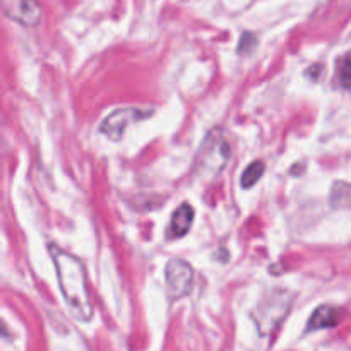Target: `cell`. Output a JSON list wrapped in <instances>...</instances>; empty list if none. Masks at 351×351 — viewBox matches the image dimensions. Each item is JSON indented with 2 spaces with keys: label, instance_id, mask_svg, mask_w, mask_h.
I'll use <instances>...</instances> for the list:
<instances>
[{
  "label": "cell",
  "instance_id": "obj_1",
  "mask_svg": "<svg viewBox=\"0 0 351 351\" xmlns=\"http://www.w3.org/2000/svg\"><path fill=\"white\" fill-rule=\"evenodd\" d=\"M50 254L55 269H57L58 287L71 314L82 322L91 321L95 312H93V304L89 300L88 287H86L84 266L77 257L64 252L58 247L50 245Z\"/></svg>",
  "mask_w": 351,
  "mask_h": 351
},
{
  "label": "cell",
  "instance_id": "obj_2",
  "mask_svg": "<svg viewBox=\"0 0 351 351\" xmlns=\"http://www.w3.org/2000/svg\"><path fill=\"white\" fill-rule=\"evenodd\" d=\"M291 304H293V297L288 291L280 290L271 291L264 300H261L254 312V319H256L261 335L269 336L290 314Z\"/></svg>",
  "mask_w": 351,
  "mask_h": 351
},
{
  "label": "cell",
  "instance_id": "obj_3",
  "mask_svg": "<svg viewBox=\"0 0 351 351\" xmlns=\"http://www.w3.org/2000/svg\"><path fill=\"white\" fill-rule=\"evenodd\" d=\"M230 158V146L223 137L221 130H213L202 143L201 151L197 154V163H195V171L199 175H218L221 173L223 168L226 167Z\"/></svg>",
  "mask_w": 351,
  "mask_h": 351
},
{
  "label": "cell",
  "instance_id": "obj_4",
  "mask_svg": "<svg viewBox=\"0 0 351 351\" xmlns=\"http://www.w3.org/2000/svg\"><path fill=\"white\" fill-rule=\"evenodd\" d=\"M165 278H167V293L170 300H180V298L187 297L192 291L194 271H192V266L187 261H168L167 269H165Z\"/></svg>",
  "mask_w": 351,
  "mask_h": 351
},
{
  "label": "cell",
  "instance_id": "obj_5",
  "mask_svg": "<svg viewBox=\"0 0 351 351\" xmlns=\"http://www.w3.org/2000/svg\"><path fill=\"white\" fill-rule=\"evenodd\" d=\"M151 113H153L151 108L141 110L134 108V106H130V108H119L115 110V112L110 113V115L99 123V132H101L103 136L110 137L112 141H120L127 127L139 122V120L147 119Z\"/></svg>",
  "mask_w": 351,
  "mask_h": 351
},
{
  "label": "cell",
  "instance_id": "obj_6",
  "mask_svg": "<svg viewBox=\"0 0 351 351\" xmlns=\"http://www.w3.org/2000/svg\"><path fill=\"white\" fill-rule=\"evenodd\" d=\"M2 5L7 17L27 27L38 26L43 16L36 0H2Z\"/></svg>",
  "mask_w": 351,
  "mask_h": 351
},
{
  "label": "cell",
  "instance_id": "obj_7",
  "mask_svg": "<svg viewBox=\"0 0 351 351\" xmlns=\"http://www.w3.org/2000/svg\"><path fill=\"white\" fill-rule=\"evenodd\" d=\"M343 312L339 308L331 307V305H321L319 308H315L314 314L311 315L307 322V331H319V329H328L338 326V322L341 321Z\"/></svg>",
  "mask_w": 351,
  "mask_h": 351
},
{
  "label": "cell",
  "instance_id": "obj_8",
  "mask_svg": "<svg viewBox=\"0 0 351 351\" xmlns=\"http://www.w3.org/2000/svg\"><path fill=\"white\" fill-rule=\"evenodd\" d=\"M192 221H194V209L189 204H182L175 209L173 216H171L170 228H168V237L170 239H180V237L187 235L191 230Z\"/></svg>",
  "mask_w": 351,
  "mask_h": 351
},
{
  "label": "cell",
  "instance_id": "obj_9",
  "mask_svg": "<svg viewBox=\"0 0 351 351\" xmlns=\"http://www.w3.org/2000/svg\"><path fill=\"white\" fill-rule=\"evenodd\" d=\"M329 202L335 209H351V184L336 182L331 189Z\"/></svg>",
  "mask_w": 351,
  "mask_h": 351
},
{
  "label": "cell",
  "instance_id": "obj_10",
  "mask_svg": "<svg viewBox=\"0 0 351 351\" xmlns=\"http://www.w3.org/2000/svg\"><path fill=\"white\" fill-rule=\"evenodd\" d=\"M264 170H266V165H264L263 161H254V163H250L249 167L245 168V171L242 173V180H240L242 187L243 189L254 187V185H256L257 182L261 180V177L264 175Z\"/></svg>",
  "mask_w": 351,
  "mask_h": 351
},
{
  "label": "cell",
  "instance_id": "obj_11",
  "mask_svg": "<svg viewBox=\"0 0 351 351\" xmlns=\"http://www.w3.org/2000/svg\"><path fill=\"white\" fill-rule=\"evenodd\" d=\"M339 82L343 88L351 91V53L346 55L339 65Z\"/></svg>",
  "mask_w": 351,
  "mask_h": 351
},
{
  "label": "cell",
  "instance_id": "obj_12",
  "mask_svg": "<svg viewBox=\"0 0 351 351\" xmlns=\"http://www.w3.org/2000/svg\"><path fill=\"white\" fill-rule=\"evenodd\" d=\"M257 40L256 36H254L252 33H245L242 36V41H240L239 45V51L240 53H250V51L254 50V47H256Z\"/></svg>",
  "mask_w": 351,
  "mask_h": 351
}]
</instances>
